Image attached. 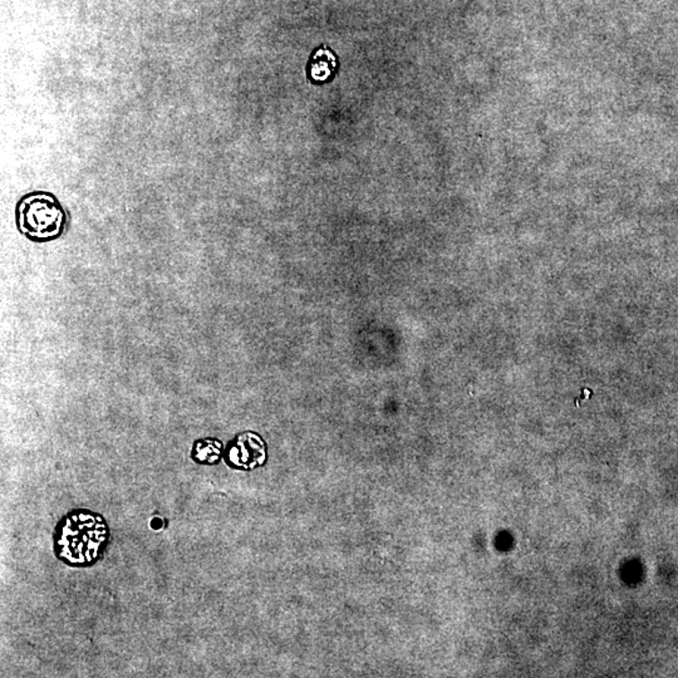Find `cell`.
<instances>
[{
  "label": "cell",
  "instance_id": "cell-3",
  "mask_svg": "<svg viewBox=\"0 0 678 678\" xmlns=\"http://www.w3.org/2000/svg\"><path fill=\"white\" fill-rule=\"evenodd\" d=\"M264 445L253 434L235 438L228 450V462L238 468H254L264 462Z\"/></svg>",
  "mask_w": 678,
  "mask_h": 678
},
{
  "label": "cell",
  "instance_id": "cell-2",
  "mask_svg": "<svg viewBox=\"0 0 678 678\" xmlns=\"http://www.w3.org/2000/svg\"><path fill=\"white\" fill-rule=\"evenodd\" d=\"M67 210L55 194L37 190L23 195L15 207V223L28 241L44 244L61 238L67 230Z\"/></svg>",
  "mask_w": 678,
  "mask_h": 678
},
{
  "label": "cell",
  "instance_id": "cell-4",
  "mask_svg": "<svg viewBox=\"0 0 678 678\" xmlns=\"http://www.w3.org/2000/svg\"><path fill=\"white\" fill-rule=\"evenodd\" d=\"M222 456V444L213 438L195 441L191 457L198 463H216Z\"/></svg>",
  "mask_w": 678,
  "mask_h": 678
},
{
  "label": "cell",
  "instance_id": "cell-5",
  "mask_svg": "<svg viewBox=\"0 0 678 678\" xmlns=\"http://www.w3.org/2000/svg\"><path fill=\"white\" fill-rule=\"evenodd\" d=\"M315 59H317V62L312 66V75H313L315 80H326L328 75H330V69L336 66V62L330 63V61H333L334 59L332 53L326 48H321L318 50Z\"/></svg>",
  "mask_w": 678,
  "mask_h": 678
},
{
  "label": "cell",
  "instance_id": "cell-1",
  "mask_svg": "<svg viewBox=\"0 0 678 678\" xmlns=\"http://www.w3.org/2000/svg\"><path fill=\"white\" fill-rule=\"evenodd\" d=\"M107 539L109 526L105 520L88 510H75L57 526L56 553L71 566H90L102 554Z\"/></svg>",
  "mask_w": 678,
  "mask_h": 678
}]
</instances>
